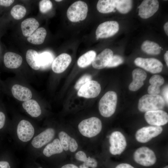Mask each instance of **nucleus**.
I'll return each mask as SVG.
<instances>
[{"mask_svg": "<svg viewBox=\"0 0 168 168\" xmlns=\"http://www.w3.org/2000/svg\"><path fill=\"white\" fill-rule=\"evenodd\" d=\"M165 104V102L161 96L146 94L139 100L138 109L142 112L161 110L164 108Z\"/></svg>", "mask_w": 168, "mask_h": 168, "instance_id": "nucleus-1", "label": "nucleus"}, {"mask_svg": "<svg viewBox=\"0 0 168 168\" xmlns=\"http://www.w3.org/2000/svg\"><path fill=\"white\" fill-rule=\"evenodd\" d=\"M102 128V123L98 118L93 117L81 122L78 125L80 133L83 136L91 138L98 135Z\"/></svg>", "mask_w": 168, "mask_h": 168, "instance_id": "nucleus-2", "label": "nucleus"}, {"mask_svg": "<svg viewBox=\"0 0 168 168\" xmlns=\"http://www.w3.org/2000/svg\"><path fill=\"white\" fill-rule=\"evenodd\" d=\"M117 100L116 93L112 91L106 93L100 99L99 110L101 115L105 117H109L114 113Z\"/></svg>", "mask_w": 168, "mask_h": 168, "instance_id": "nucleus-3", "label": "nucleus"}, {"mask_svg": "<svg viewBox=\"0 0 168 168\" xmlns=\"http://www.w3.org/2000/svg\"><path fill=\"white\" fill-rule=\"evenodd\" d=\"M88 11V6L85 2L78 1L72 4L67 12L68 19L72 22L83 21L86 18Z\"/></svg>", "mask_w": 168, "mask_h": 168, "instance_id": "nucleus-4", "label": "nucleus"}, {"mask_svg": "<svg viewBox=\"0 0 168 168\" xmlns=\"http://www.w3.org/2000/svg\"><path fill=\"white\" fill-rule=\"evenodd\" d=\"M133 159L137 163L145 166L154 165L156 161L154 152L145 147H140L136 150L134 153Z\"/></svg>", "mask_w": 168, "mask_h": 168, "instance_id": "nucleus-5", "label": "nucleus"}, {"mask_svg": "<svg viewBox=\"0 0 168 168\" xmlns=\"http://www.w3.org/2000/svg\"><path fill=\"white\" fill-rule=\"evenodd\" d=\"M110 152L112 155L120 154L125 150L127 142L125 138L120 132L115 131L112 133L109 138Z\"/></svg>", "mask_w": 168, "mask_h": 168, "instance_id": "nucleus-6", "label": "nucleus"}, {"mask_svg": "<svg viewBox=\"0 0 168 168\" xmlns=\"http://www.w3.org/2000/svg\"><path fill=\"white\" fill-rule=\"evenodd\" d=\"M163 131L160 126H149L138 129L135 134V138L139 142L144 143L148 142L152 138L160 134Z\"/></svg>", "mask_w": 168, "mask_h": 168, "instance_id": "nucleus-7", "label": "nucleus"}, {"mask_svg": "<svg viewBox=\"0 0 168 168\" xmlns=\"http://www.w3.org/2000/svg\"><path fill=\"white\" fill-rule=\"evenodd\" d=\"M118 23L115 21H109L100 24L96 31V38H105L111 37L116 34L119 30Z\"/></svg>", "mask_w": 168, "mask_h": 168, "instance_id": "nucleus-8", "label": "nucleus"}, {"mask_svg": "<svg viewBox=\"0 0 168 168\" xmlns=\"http://www.w3.org/2000/svg\"><path fill=\"white\" fill-rule=\"evenodd\" d=\"M134 63L137 66L152 73L161 72L163 66L159 60L153 58H138L135 60Z\"/></svg>", "mask_w": 168, "mask_h": 168, "instance_id": "nucleus-9", "label": "nucleus"}, {"mask_svg": "<svg viewBox=\"0 0 168 168\" xmlns=\"http://www.w3.org/2000/svg\"><path fill=\"white\" fill-rule=\"evenodd\" d=\"M101 89L100 85L97 82L91 80L78 90L77 94L79 97L87 98H94L99 94Z\"/></svg>", "mask_w": 168, "mask_h": 168, "instance_id": "nucleus-10", "label": "nucleus"}, {"mask_svg": "<svg viewBox=\"0 0 168 168\" xmlns=\"http://www.w3.org/2000/svg\"><path fill=\"white\" fill-rule=\"evenodd\" d=\"M144 117L148 124L156 126L164 125L168 122L167 113L161 110L146 112Z\"/></svg>", "mask_w": 168, "mask_h": 168, "instance_id": "nucleus-11", "label": "nucleus"}, {"mask_svg": "<svg viewBox=\"0 0 168 168\" xmlns=\"http://www.w3.org/2000/svg\"><path fill=\"white\" fill-rule=\"evenodd\" d=\"M16 132L18 137L20 140L26 142L32 139L34 134L35 130L30 122L22 120L17 125Z\"/></svg>", "mask_w": 168, "mask_h": 168, "instance_id": "nucleus-12", "label": "nucleus"}, {"mask_svg": "<svg viewBox=\"0 0 168 168\" xmlns=\"http://www.w3.org/2000/svg\"><path fill=\"white\" fill-rule=\"evenodd\" d=\"M159 7V3L158 0H143L138 7V15L143 19L149 18L157 11Z\"/></svg>", "mask_w": 168, "mask_h": 168, "instance_id": "nucleus-13", "label": "nucleus"}, {"mask_svg": "<svg viewBox=\"0 0 168 168\" xmlns=\"http://www.w3.org/2000/svg\"><path fill=\"white\" fill-rule=\"evenodd\" d=\"M55 134L54 129L48 128L35 137L31 142V144L35 148H40L51 141Z\"/></svg>", "mask_w": 168, "mask_h": 168, "instance_id": "nucleus-14", "label": "nucleus"}, {"mask_svg": "<svg viewBox=\"0 0 168 168\" xmlns=\"http://www.w3.org/2000/svg\"><path fill=\"white\" fill-rule=\"evenodd\" d=\"M72 61L71 56L66 53L62 54L54 60L52 69L55 73H59L64 72L70 65Z\"/></svg>", "mask_w": 168, "mask_h": 168, "instance_id": "nucleus-15", "label": "nucleus"}, {"mask_svg": "<svg viewBox=\"0 0 168 168\" xmlns=\"http://www.w3.org/2000/svg\"><path fill=\"white\" fill-rule=\"evenodd\" d=\"M113 55V52L110 49H105L96 56L92 63L93 67L97 69L106 67Z\"/></svg>", "mask_w": 168, "mask_h": 168, "instance_id": "nucleus-16", "label": "nucleus"}, {"mask_svg": "<svg viewBox=\"0 0 168 168\" xmlns=\"http://www.w3.org/2000/svg\"><path fill=\"white\" fill-rule=\"evenodd\" d=\"M133 80L129 86V89L136 91L138 90L144 84V81L146 79L147 75L143 70L140 68L134 69L132 73Z\"/></svg>", "mask_w": 168, "mask_h": 168, "instance_id": "nucleus-17", "label": "nucleus"}, {"mask_svg": "<svg viewBox=\"0 0 168 168\" xmlns=\"http://www.w3.org/2000/svg\"><path fill=\"white\" fill-rule=\"evenodd\" d=\"M58 136L60 144L64 150L67 151L69 149L72 152H74L77 150L78 145L74 138L63 131L60 132Z\"/></svg>", "mask_w": 168, "mask_h": 168, "instance_id": "nucleus-18", "label": "nucleus"}, {"mask_svg": "<svg viewBox=\"0 0 168 168\" xmlns=\"http://www.w3.org/2000/svg\"><path fill=\"white\" fill-rule=\"evenodd\" d=\"M11 91L13 96L20 101H26L32 97V93L28 88L18 84H15L12 87Z\"/></svg>", "mask_w": 168, "mask_h": 168, "instance_id": "nucleus-19", "label": "nucleus"}, {"mask_svg": "<svg viewBox=\"0 0 168 168\" xmlns=\"http://www.w3.org/2000/svg\"><path fill=\"white\" fill-rule=\"evenodd\" d=\"M22 60L21 55L12 52H7L4 56L3 61L5 65L10 69L19 68L21 65Z\"/></svg>", "mask_w": 168, "mask_h": 168, "instance_id": "nucleus-20", "label": "nucleus"}, {"mask_svg": "<svg viewBox=\"0 0 168 168\" xmlns=\"http://www.w3.org/2000/svg\"><path fill=\"white\" fill-rule=\"evenodd\" d=\"M39 26L38 21L35 18H29L24 20L21 24V28L23 35L28 37L31 35Z\"/></svg>", "mask_w": 168, "mask_h": 168, "instance_id": "nucleus-21", "label": "nucleus"}, {"mask_svg": "<svg viewBox=\"0 0 168 168\" xmlns=\"http://www.w3.org/2000/svg\"><path fill=\"white\" fill-rule=\"evenodd\" d=\"M23 108L31 117H37L41 113L40 107L37 101L30 99L24 101L22 105Z\"/></svg>", "mask_w": 168, "mask_h": 168, "instance_id": "nucleus-22", "label": "nucleus"}, {"mask_svg": "<svg viewBox=\"0 0 168 168\" xmlns=\"http://www.w3.org/2000/svg\"><path fill=\"white\" fill-rule=\"evenodd\" d=\"M63 150L59 139L56 138L46 146L43 150V153L46 156L49 157L53 155L62 152Z\"/></svg>", "mask_w": 168, "mask_h": 168, "instance_id": "nucleus-23", "label": "nucleus"}, {"mask_svg": "<svg viewBox=\"0 0 168 168\" xmlns=\"http://www.w3.org/2000/svg\"><path fill=\"white\" fill-rule=\"evenodd\" d=\"M151 85L147 89L150 94L158 95L160 92V86L164 82V78L161 76L155 75L152 76L149 80Z\"/></svg>", "mask_w": 168, "mask_h": 168, "instance_id": "nucleus-24", "label": "nucleus"}, {"mask_svg": "<svg viewBox=\"0 0 168 168\" xmlns=\"http://www.w3.org/2000/svg\"><path fill=\"white\" fill-rule=\"evenodd\" d=\"M46 34L47 32L45 29L42 27H40L28 36L27 40L32 44H40L44 42Z\"/></svg>", "mask_w": 168, "mask_h": 168, "instance_id": "nucleus-25", "label": "nucleus"}, {"mask_svg": "<svg viewBox=\"0 0 168 168\" xmlns=\"http://www.w3.org/2000/svg\"><path fill=\"white\" fill-rule=\"evenodd\" d=\"M98 11L102 13H107L114 11L115 8V0H100L97 2Z\"/></svg>", "mask_w": 168, "mask_h": 168, "instance_id": "nucleus-26", "label": "nucleus"}, {"mask_svg": "<svg viewBox=\"0 0 168 168\" xmlns=\"http://www.w3.org/2000/svg\"><path fill=\"white\" fill-rule=\"evenodd\" d=\"M39 54L33 49H29L26 54V60L28 64L33 69L37 70L40 68L38 62Z\"/></svg>", "mask_w": 168, "mask_h": 168, "instance_id": "nucleus-27", "label": "nucleus"}, {"mask_svg": "<svg viewBox=\"0 0 168 168\" xmlns=\"http://www.w3.org/2000/svg\"><path fill=\"white\" fill-rule=\"evenodd\" d=\"M96 56V53L95 51H89L79 58L77 64L80 68L86 67L92 63Z\"/></svg>", "mask_w": 168, "mask_h": 168, "instance_id": "nucleus-28", "label": "nucleus"}, {"mask_svg": "<svg viewBox=\"0 0 168 168\" xmlns=\"http://www.w3.org/2000/svg\"><path fill=\"white\" fill-rule=\"evenodd\" d=\"M142 49L145 53L151 55H157L161 52L160 46L154 42L146 40L141 45Z\"/></svg>", "mask_w": 168, "mask_h": 168, "instance_id": "nucleus-29", "label": "nucleus"}, {"mask_svg": "<svg viewBox=\"0 0 168 168\" xmlns=\"http://www.w3.org/2000/svg\"><path fill=\"white\" fill-rule=\"evenodd\" d=\"M132 1L130 0H115V8L120 13L125 14L131 9Z\"/></svg>", "mask_w": 168, "mask_h": 168, "instance_id": "nucleus-30", "label": "nucleus"}, {"mask_svg": "<svg viewBox=\"0 0 168 168\" xmlns=\"http://www.w3.org/2000/svg\"><path fill=\"white\" fill-rule=\"evenodd\" d=\"M26 12V8L23 6L17 4L13 6L11 11V14L15 19L19 20L22 18Z\"/></svg>", "mask_w": 168, "mask_h": 168, "instance_id": "nucleus-31", "label": "nucleus"}, {"mask_svg": "<svg viewBox=\"0 0 168 168\" xmlns=\"http://www.w3.org/2000/svg\"><path fill=\"white\" fill-rule=\"evenodd\" d=\"M52 60L51 54L48 52H45L39 54L38 62L40 68H46L50 65Z\"/></svg>", "mask_w": 168, "mask_h": 168, "instance_id": "nucleus-32", "label": "nucleus"}, {"mask_svg": "<svg viewBox=\"0 0 168 168\" xmlns=\"http://www.w3.org/2000/svg\"><path fill=\"white\" fill-rule=\"evenodd\" d=\"M52 2L49 0H42L39 3V7L41 12L44 13L50 10L52 8Z\"/></svg>", "mask_w": 168, "mask_h": 168, "instance_id": "nucleus-33", "label": "nucleus"}, {"mask_svg": "<svg viewBox=\"0 0 168 168\" xmlns=\"http://www.w3.org/2000/svg\"><path fill=\"white\" fill-rule=\"evenodd\" d=\"M92 77L88 74H85L82 76L76 82L74 85V88L78 90L83 85L91 80Z\"/></svg>", "mask_w": 168, "mask_h": 168, "instance_id": "nucleus-34", "label": "nucleus"}, {"mask_svg": "<svg viewBox=\"0 0 168 168\" xmlns=\"http://www.w3.org/2000/svg\"><path fill=\"white\" fill-rule=\"evenodd\" d=\"M124 61L123 58L121 56L117 55H113L106 67L112 68L117 67L122 64Z\"/></svg>", "mask_w": 168, "mask_h": 168, "instance_id": "nucleus-35", "label": "nucleus"}, {"mask_svg": "<svg viewBox=\"0 0 168 168\" xmlns=\"http://www.w3.org/2000/svg\"><path fill=\"white\" fill-rule=\"evenodd\" d=\"M83 163L80 165L79 168H96L97 166V162L94 158L90 157H87Z\"/></svg>", "mask_w": 168, "mask_h": 168, "instance_id": "nucleus-36", "label": "nucleus"}, {"mask_svg": "<svg viewBox=\"0 0 168 168\" xmlns=\"http://www.w3.org/2000/svg\"><path fill=\"white\" fill-rule=\"evenodd\" d=\"M75 157L77 160L83 162L86 159L87 156L84 152L83 151H80L76 153Z\"/></svg>", "mask_w": 168, "mask_h": 168, "instance_id": "nucleus-37", "label": "nucleus"}, {"mask_svg": "<svg viewBox=\"0 0 168 168\" xmlns=\"http://www.w3.org/2000/svg\"><path fill=\"white\" fill-rule=\"evenodd\" d=\"M13 0H0V5L5 7H9L14 2Z\"/></svg>", "mask_w": 168, "mask_h": 168, "instance_id": "nucleus-38", "label": "nucleus"}, {"mask_svg": "<svg viewBox=\"0 0 168 168\" xmlns=\"http://www.w3.org/2000/svg\"><path fill=\"white\" fill-rule=\"evenodd\" d=\"M6 120V117L4 114L0 111V129L4 126Z\"/></svg>", "mask_w": 168, "mask_h": 168, "instance_id": "nucleus-39", "label": "nucleus"}, {"mask_svg": "<svg viewBox=\"0 0 168 168\" xmlns=\"http://www.w3.org/2000/svg\"><path fill=\"white\" fill-rule=\"evenodd\" d=\"M168 86H166L165 88H164L163 92V99H164L165 102L168 104Z\"/></svg>", "mask_w": 168, "mask_h": 168, "instance_id": "nucleus-40", "label": "nucleus"}, {"mask_svg": "<svg viewBox=\"0 0 168 168\" xmlns=\"http://www.w3.org/2000/svg\"><path fill=\"white\" fill-rule=\"evenodd\" d=\"M115 168H134L130 165L127 163H121L118 165Z\"/></svg>", "mask_w": 168, "mask_h": 168, "instance_id": "nucleus-41", "label": "nucleus"}, {"mask_svg": "<svg viewBox=\"0 0 168 168\" xmlns=\"http://www.w3.org/2000/svg\"><path fill=\"white\" fill-rule=\"evenodd\" d=\"M0 168H10V166L7 161H0Z\"/></svg>", "mask_w": 168, "mask_h": 168, "instance_id": "nucleus-42", "label": "nucleus"}, {"mask_svg": "<svg viewBox=\"0 0 168 168\" xmlns=\"http://www.w3.org/2000/svg\"><path fill=\"white\" fill-rule=\"evenodd\" d=\"M61 168H79L77 166L72 164H66Z\"/></svg>", "mask_w": 168, "mask_h": 168, "instance_id": "nucleus-43", "label": "nucleus"}, {"mask_svg": "<svg viewBox=\"0 0 168 168\" xmlns=\"http://www.w3.org/2000/svg\"><path fill=\"white\" fill-rule=\"evenodd\" d=\"M164 59L167 66H168V51H167L164 55Z\"/></svg>", "mask_w": 168, "mask_h": 168, "instance_id": "nucleus-44", "label": "nucleus"}, {"mask_svg": "<svg viewBox=\"0 0 168 168\" xmlns=\"http://www.w3.org/2000/svg\"><path fill=\"white\" fill-rule=\"evenodd\" d=\"M164 29L167 35H168V22H166L164 25Z\"/></svg>", "mask_w": 168, "mask_h": 168, "instance_id": "nucleus-45", "label": "nucleus"}, {"mask_svg": "<svg viewBox=\"0 0 168 168\" xmlns=\"http://www.w3.org/2000/svg\"><path fill=\"white\" fill-rule=\"evenodd\" d=\"M55 1H56V2H61V1H62V0H55Z\"/></svg>", "mask_w": 168, "mask_h": 168, "instance_id": "nucleus-46", "label": "nucleus"}, {"mask_svg": "<svg viewBox=\"0 0 168 168\" xmlns=\"http://www.w3.org/2000/svg\"><path fill=\"white\" fill-rule=\"evenodd\" d=\"M163 168H168V166H166L164 167Z\"/></svg>", "mask_w": 168, "mask_h": 168, "instance_id": "nucleus-47", "label": "nucleus"}, {"mask_svg": "<svg viewBox=\"0 0 168 168\" xmlns=\"http://www.w3.org/2000/svg\"><path fill=\"white\" fill-rule=\"evenodd\" d=\"M38 168H41V167H39Z\"/></svg>", "mask_w": 168, "mask_h": 168, "instance_id": "nucleus-48", "label": "nucleus"}]
</instances>
